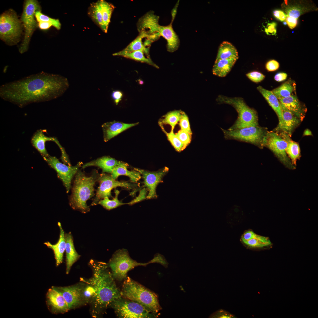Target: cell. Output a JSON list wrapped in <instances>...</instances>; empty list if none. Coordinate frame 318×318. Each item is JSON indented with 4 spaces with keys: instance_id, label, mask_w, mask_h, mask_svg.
Wrapping results in <instances>:
<instances>
[{
    "instance_id": "obj_1",
    "label": "cell",
    "mask_w": 318,
    "mask_h": 318,
    "mask_svg": "<svg viewBox=\"0 0 318 318\" xmlns=\"http://www.w3.org/2000/svg\"><path fill=\"white\" fill-rule=\"evenodd\" d=\"M69 86L66 77L41 72L2 85L0 87V96L23 107L31 103L57 98L62 95Z\"/></svg>"
},
{
    "instance_id": "obj_2",
    "label": "cell",
    "mask_w": 318,
    "mask_h": 318,
    "mask_svg": "<svg viewBox=\"0 0 318 318\" xmlns=\"http://www.w3.org/2000/svg\"><path fill=\"white\" fill-rule=\"evenodd\" d=\"M89 265L92 271V276L82 281L90 285L94 291L91 302L92 314L97 317L103 311L110 307L112 303L121 297L120 291L117 287L108 264L91 260Z\"/></svg>"
},
{
    "instance_id": "obj_3",
    "label": "cell",
    "mask_w": 318,
    "mask_h": 318,
    "mask_svg": "<svg viewBox=\"0 0 318 318\" xmlns=\"http://www.w3.org/2000/svg\"><path fill=\"white\" fill-rule=\"evenodd\" d=\"M100 175L96 170L90 176L86 175L81 170H78L75 175L69 198V205L72 209L83 213L89 211L90 209L87 201L94 196V186Z\"/></svg>"
},
{
    "instance_id": "obj_4",
    "label": "cell",
    "mask_w": 318,
    "mask_h": 318,
    "mask_svg": "<svg viewBox=\"0 0 318 318\" xmlns=\"http://www.w3.org/2000/svg\"><path fill=\"white\" fill-rule=\"evenodd\" d=\"M120 294L124 298L140 304L153 313L161 309L157 295L129 277L124 280Z\"/></svg>"
},
{
    "instance_id": "obj_5",
    "label": "cell",
    "mask_w": 318,
    "mask_h": 318,
    "mask_svg": "<svg viewBox=\"0 0 318 318\" xmlns=\"http://www.w3.org/2000/svg\"><path fill=\"white\" fill-rule=\"evenodd\" d=\"M216 101L219 104H226L232 106L238 113L237 119L228 130H232L259 125L258 117L256 111L248 106L242 98L230 97L220 95L217 97Z\"/></svg>"
},
{
    "instance_id": "obj_6",
    "label": "cell",
    "mask_w": 318,
    "mask_h": 318,
    "mask_svg": "<svg viewBox=\"0 0 318 318\" xmlns=\"http://www.w3.org/2000/svg\"><path fill=\"white\" fill-rule=\"evenodd\" d=\"M154 263H158L155 256L148 262L139 263L130 257L127 250L122 249L115 251L110 259L108 265L114 279L121 281L127 278L128 272L134 267L139 266H146Z\"/></svg>"
},
{
    "instance_id": "obj_7",
    "label": "cell",
    "mask_w": 318,
    "mask_h": 318,
    "mask_svg": "<svg viewBox=\"0 0 318 318\" xmlns=\"http://www.w3.org/2000/svg\"><path fill=\"white\" fill-rule=\"evenodd\" d=\"M221 128L226 140H234L251 143L261 148L264 147V142L267 131L265 128L259 125L232 130Z\"/></svg>"
},
{
    "instance_id": "obj_8",
    "label": "cell",
    "mask_w": 318,
    "mask_h": 318,
    "mask_svg": "<svg viewBox=\"0 0 318 318\" xmlns=\"http://www.w3.org/2000/svg\"><path fill=\"white\" fill-rule=\"evenodd\" d=\"M21 32V22L15 12L10 10L2 14L0 17V37L11 44H16Z\"/></svg>"
},
{
    "instance_id": "obj_9",
    "label": "cell",
    "mask_w": 318,
    "mask_h": 318,
    "mask_svg": "<svg viewBox=\"0 0 318 318\" xmlns=\"http://www.w3.org/2000/svg\"><path fill=\"white\" fill-rule=\"evenodd\" d=\"M118 317L124 318H147L153 317L151 311L140 304L122 297L111 304Z\"/></svg>"
},
{
    "instance_id": "obj_10",
    "label": "cell",
    "mask_w": 318,
    "mask_h": 318,
    "mask_svg": "<svg viewBox=\"0 0 318 318\" xmlns=\"http://www.w3.org/2000/svg\"><path fill=\"white\" fill-rule=\"evenodd\" d=\"M40 9L39 3L36 0H28L25 2L21 18L24 29V39L19 49L21 54L25 52L28 49L31 38L37 27L35 13Z\"/></svg>"
},
{
    "instance_id": "obj_11",
    "label": "cell",
    "mask_w": 318,
    "mask_h": 318,
    "mask_svg": "<svg viewBox=\"0 0 318 318\" xmlns=\"http://www.w3.org/2000/svg\"><path fill=\"white\" fill-rule=\"evenodd\" d=\"M288 142L282 134L267 131L264 146L269 148L286 167L294 169L295 167L287 155L286 150Z\"/></svg>"
},
{
    "instance_id": "obj_12",
    "label": "cell",
    "mask_w": 318,
    "mask_h": 318,
    "mask_svg": "<svg viewBox=\"0 0 318 318\" xmlns=\"http://www.w3.org/2000/svg\"><path fill=\"white\" fill-rule=\"evenodd\" d=\"M98 181H99L100 185L92 205L98 204L100 199L106 197H111V191L114 188L121 187L129 190L134 188L136 186L129 182L117 180L113 178L111 175L104 174L100 175Z\"/></svg>"
},
{
    "instance_id": "obj_13",
    "label": "cell",
    "mask_w": 318,
    "mask_h": 318,
    "mask_svg": "<svg viewBox=\"0 0 318 318\" xmlns=\"http://www.w3.org/2000/svg\"><path fill=\"white\" fill-rule=\"evenodd\" d=\"M44 158L56 171L66 188L67 193H68L71 187L72 179L79 170L82 163L79 162L74 166H71L61 163L55 157L49 156Z\"/></svg>"
},
{
    "instance_id": "obj_14",
    "label": "cell",
    "mask_w": 318,
    "mask_h": 318,
    "mask_svg": "<svg viewBox=\"0 0 318 318\" xmlns=\"http://www.w3.org/2000/svg\"><path fill=\"white\" fill-rule=\"evenodd\" d=\"M83 283L67 286H52L63 296L70 310L85 304L82 296Z\"/></svg>"
},
{
    "instance_id": "obj_15",
    "label": "cell",
    "mask_w": 318,
    "mask_h": 318,
    "mask_svg": "<svg viewBox=\"0 0 318 318\" xmlns=\"http://www.w3.org/2000/svg\"><path fill=\"white\" fill-rule=\"evenodd\" d=\"M135 170L139 172L142 175L144 186L148 190L146 198L150 199L157 198L156 187L162 182L163 178L168 172V168L165 167L156 172H150L138 169H135Z\"/></svg>"
},
{
    "instance_id": "obj_16",
    "label": "cell",
    "mask_w": 318,
    "mask_h": 318,
    "mask_svg": "<svg viewBox=\"0 0 318 318\" xmlns=\"http://www.w3.org/2000/svg\"><path fill=\"white\" fill-rule=\"evenodd\" d=\"M47 304L49 309L54 313H63L69 309L62 295L52 286L46 294Z\"/></svg>"
},
{
    "instance_id": "obj_17",
    "label": "cell",
    "mask_w": 318,
    "mask_h": 318,
    "mask_svg": "<svg viewBox=\"0 0 318 318\" xmlns=\"http://www.w3.org/2000/svg\"><path fill=\"white\" fill-rule=\"evenodd\" d=\"M138 123H126L116 121L105 123L102 126L104 141H108L121 132Z\"/></svg>"
},
{
    "instance_id": "obj_18",
    "label": "cell",
    "mask_w": 318,
    "mask_h": 318,
    "mask_svg": "<svg viewBox=\"0 0 318 318\" xmlns=\"http://www.w3.org/2000/svg\"><path fill=\"white\" fill-rule=\"evenodd\" d=\"M156 31L160 36H162L167 41L168 51L173 52L178 48L179 44L178 38L174 31L171 23L165 26L157 25Z\"/></svg>"
},
{
    "instance_id": "obj_19",
    "label": "cell",
    "mask_w": 318,
    "mask_h": 318,
    "mask_svg": "<svg viewBox=\"0 0 318 318\" xmlns=\"http://www.w3.org/2000/svg\"><path fill=\"white\" fill-rule=\"evenodd\" d=\"M279 100L282 108L292 112L302 120L305 116V110L296 95L292 94Z\"/></svg>"
},
{
    "instance_id": "obj_20",
    "label": "cell",
    "mask_w": 318,
    "mask_h": 318,
    "mask_svg": "<svg viewBox=\"0 0 318 318\" xmlns=\"http://www.w3.org/2000/svg\"><path fill=\"white\" fill-rule=\"evenodd\" d=\"M58 225L59 228L60 234L57 242L55 244H52L49 241L44 243L48 248L53 251L56 260V265L57 266L61 264L63 261V255L65 250L66 245L65 233L61 223L58 222Z\"/></svg>"
},
{
    "instance_id": "obj_21",
    "label": "cell",
    "mask_w": 318,
    "mask_h": 318,
    "mask_svg": "<svg viewBox=\"0 0 318 318\" xmlns=\"http://www.w3.org/2000/svg\"><path fill=\"white\" fill-rule=\"evenodd\" d=\"M281 110L282 122L280 126L277 127L276 130H281L290 136L293 130L302 121L290 112L282 107Z\"/></svg>"
},
{
    "instance_id": "obj_22",
    "label": "cell",
    "mask_w": 318,
    "mask_h": 318,
    "mask_svg": "<svg viewBox=\"0 0 318 318\" xmlns=\"http://www.w3.org/2000/svg\"><path fill=\"white\" fill-rule=\"evenodd\" d=\"M66 239V273L68 274L73 264L80 258V256L76 251L74 244L73 240L70 232L65 234Z\"/></svg>"
},
{
    "instance_id": "obj_23",
    "label": "cell",
    "mask_w": 318,
    "mask_h": 318,
    "mask_svg": "<svg viewBox=\"0 0 318 318\" xmlns=\"http://www.w3.org/2000/svg\"><path fill=\"white\" fill-rule=\"evenodd\" d=\"M121 161L108 156H105L86 163L82 166L83 168L88 167L96 166L101 168L103 173H111L114 168Z\"/></svg>"
},
{
    "instance_id": "obj_24",
    "label": "cell",
    "mask_w": 318,
    "mask_h": 318,
    "mask_svg": "<svg viewBox=\"0 0 318 318\" xmlns=\"http://www.w3.org/2000/svg\"><path fill=\"white\" fill-rule=\"evenodd\" d=\"M257 89L276 113L279 120L278 127L280 126L282 123L283 120L281 106L279 99L272 91L267 90L261 86L258 87Z\"/></svg>"
},
{
    "instance_id": "obj_25",
    "label": "cell",
    "mask_w": 318,
    "mask_h": 318,
    "mask_svg": "<svg viewBox=\"0 0 318 318\" xmlns=\"http://www.w3.org/2000/svg\"><path fill=\"white\" fill-rule=\"evenodd\" d=\"M52 141L57 144L58 142L56 139L45 136L42 130L37 131L32 138L31 143L32 145L42 155L44 158L49 156L45 147V143L47 141Z\"/></svg>"
},
{
    "instance_id": "obj_26",
    "label": "cell",
    "mask_w": 318,
    "mask_h": 318,
    "mask_svg": "<svg viewBox=\"0 0 318 318\" xmlns=\"http://www.w3.org/2000/svg\"><path fill=\"white\" fill-rule=\"evenodd\" d=\"M241 242L247 247L253 249H262L272 245V243L268 237L257 234L254 232L249 240Z\"/></svg>"
},
{
    "instance_id": "obj_27",
    "label": "cell",
    "mask_w": 318,
    "mask_h": 318,
    "mask_svg": "<svg viewBox=\"0 0 318 318\" xmlns=\"http://www.w3.org/2000/svg\"><path fill=\"white\" fill-rule=\"evenodd\" d=\"M128 166L127 163L121 162L114 168L111 173V176L114 179L116 180L119 176L124 175L128 177L132 182H137L141 178L140 173L135 170H128L127 169Z\"/></svg>"
},
{
    "instance_id": "obj_28",
    "label": "cell",
    "mask_w": 318,
    "mask_h": 318,
    "mask_svg": "<svg viewBox=\"0 0 318 318\" xmlns=\"http://www.w3.org/2000/svg\"><path fill=\"white\" fill-rule=\"evenodd\" d=\"M237 59L236 58H230L216 60L212 70L213 74L220 77H225Z\"/></svg>"
},
{
    "instance_id": "obj_29",
    "label": "cell",
    "mask_w": 318,
    "mask_h": 318,
    "mask_svg": "<svg viewBox=\"0 0 318 318\" xmlns=\"http://www.w3.org/2000/svg\"><path fill=\"white\" fill-rule=\"evenodd\" d=\"M145 37L147 38V35L143 33L140 32L139 35L134 40L124 49L120 51L122 53H129L141 50L143 51L148 56L149 48L146 47V46L150 44L147 40L144 43L143 42V39Z\"/></svg>"
},
{
    "instance_id": "obj_30",
    "label": "cell",
    "mask_w": 318,
    "mask_h": 318,
    "mask_svg": "<svg viewBox=\"0 0 318 318\" xmlns=\"http://www.w3.org/2000/svg\"><path fill=\"white\" fill-rule=\"evenodd\" d=\"M238 58V52L235 47L228 42L224 41L220 46L216 60Z\"/></svg>"
},
{
    "instance_id": "obj_31",
    "label": "cell",
    "mask_w": 318,
    "mask_h": 318,
    "mask_svg": "<svg viewBox=\"0 0 318 318\" xmlns=\"http://www.w3.org/2000/svg\"><path fill=\"white\" fill-rule=\"evenodd\" d=\"M88 14L91 19L105 32H107V29L104 23L102 13L100 0L91 4Z\"/></svg>"
},
{
    "instance_id": "obj_32",
    "label": "cell",
    "mask_w": 318,
    "mask_h": 318,
    "mask_svg": "<svg viewBox=\"0 0 318 318\" xmlns=\"http://www.w3.org/2000/svg\"><path fill=\"white\" fill-rule=\"evenodd\" d=\"M288 142L286 151L289 157L291 159L293 165H296L297 160L300 156V150L298 143L292 141L289 135L285 133H282Z\"/></svg>"
},
{
    "instance_id": "obj_33",
    "label": "cell",
    "mask_w": 318,
    "mask_h": 318,
    "mask_svg": "<svg viewBox=\"0 0 318 318\" xmlns=\"http://www.w3.org/2000/svg\"><path fill=\"white\" fill-rule=\"evenodd\" d=\"M145 54L142 50H138L129 53H122L120 51L114 53L113 55L123 57L125 58L131 59L135 60L145 63L151 65L156 68L158 66L154 64L149 57H146L144 55Z\"/></svg>"
},
{
    "instance_id": "obj_34",
    "label": "cell",
    "mask_w": 318,
    "mask_h": 318,
    "mask_svg": "<svg viewBox=\"0 0 318 318\" xmlns=\"http://www.w3.org/2000/svg\"><path fill=\"white\" fill-rule=\"evenodd\" d=\"M294 90V87L291 82L288 81L273 89L272 92L279 99L290 96Z\"/></svg>"
},
{
    "instance_id": "obj_35",
    "label": "cell",
    "mask_w": 318,
    "mask_h": 318,
    "mask_svg": "<svg viewBox=\"0 0 318 318\" xmlns=\"http://www.w3.org/2000/svg\"><path fill=\"white\" fill-rule=\"evenodd\" d=\"M182 112L180 110H174L168 112L160 120V124L169 125L171 127V130H173L175 126L180 120Z\"/></svg>"
},
{
    "instance_id": "obj_36",
    "label": "cell",
    "mask_w": 318,
    "mask_h": 318,
    "mask_svg": "<svg viewBox=\"0 0 318 318\" xmlns=\"http://www.w3.org/2000/svg\"><path fill=\"white\" fill-rule=\"evenodd\" d=\"M115 196L112 200H110L109 198L106 197L102 200H100L98 202L99 204L108 210H110L117 208L121 206L127 204L122 202L118 199V197L120 191L117 190L115 191Z\"/></svg>"
},
{
    "instance_id": "obj_37",
    "label": "cell",
    "mask_w": 318,
    "mask_h": 318,
    "mask_svg": "<svg viewBox=\"0 0 318 318\" xmlns=\"http://www.w3.org/2000/svg\"><path fill=\"white\" fill-rule=\"evenodd\" d=\"M100 2L103 21L105 26L108 29L115 7L112 4L103 0H100Z\"/></svg>"
},
{
    "instance_id": "obj_38",
    "label": "cell",
    "mask_w": 318,
    "mask_h": 318,
    "mask_svg": "<svg viewBox=\"0 0 318 318\" xmlns=\"http://www.w3.org/2000/svg\"><path fill=\"white\" fill-rule=\"evenodd\" d=\"M160 126L166 134L168 140L177 151L180 152L186 148L183 144L177 137L175 134L174 133L173 130H171L170 132H167L163 127Z\"/></svg>"
},
{
    "instance_id": "obj_39",
    "label": "cell",
    "mask_w": 318,
    "mask_h": 318,
    "mask_svg": "<svg viewBox=\"0 0 318 318\" xmlns=\"http://www.w3.org/2000/svg\"><path fill=\"white\" fill-rule=\"evenodd\" d=\"M35 16L38 22L43 21L49 23L57 30H59L61 28V24L58 19L52 18L43 14L40 10L36 12Z\"/></svg>"
},
{
    "instance_id": "obj_40",
    "label": "cell",
    "mask_w": 318,
    "mask_h": 318,
    "mask_svg": "<svg viewBox=\"0 0 318 318\" xmlns=\"http://www.w3.org/2000/svg\"><path fill=\"white\" fill-rule=\"evenodd\" d=\"M175 134L185 148L190 143L191 134L188 132L181 129Z\"/></svg>"
},
{
    "instance_id": "obj_41",
    "label": "cell",
    "mask_w": 318,
    "mask_h": 318,
    "mask_svg": "<svg viewBox=\"0 0 318 318\" xmlns=\"http://www.w3.org/2000/svg\"><path fill=\"white\" fill-rule=\"evenodd\" d=\"M179 122V125L181 129L192 134L188 117L186 113L182 112L181 117Z\"/></svg>"
},
{
    "instance_id": "obj_42",
    "label": "cell",
    "mask_w": 318,
    "mask_h": 318,
    "mask_svg": "<svg viewBox=\"0 0 318 318\" xmlns=\"http://www.w3.org/2000/svg\"><path fill=\"white\" fill-rule=\"evenodd\" d=\"M246 75L251 81L256 83L261 82L265 77V76L263 74L257 71L249 72Z\"/></svg>"
},
{
    "instance_id": "obj_43",
    "label": "cell",
    "mask_w": 318,
    "mask_h": 318,
    "mask_svg": "<svg viewBox=\"0 0 318 318\" xmlns=\"http://www.w3.org/2000/svg\"><path fill=\"white\" fill-rule=\"evenodd\" d=\"M286 13L287 16L297 19L302 13V10L298 7H291L286 9Z\"/></svg>"
},
{
    "instance_id": "obj_44",
    "label": "cell",
    "mask_w": 318,
    "mask_h": 318,
    "mask_svg": "<svg viewBox=\"0 0 318 318\" xmlns=\"http://www.w3.org/2000/svg\"><path fill=\"white\" fill-rule=\"evenodd\" d=\"M211 317L220 318H236L233 314L223 309H220L214 313L211 316Z\"/></svg>"
},
{
    "instance_id": "obj_45",
    "label": "cell",
    "mask_w": 318,
    "mask_h": 318,
    "mask_svg": "<svg viewBox=\"0 0 318 318\" xmlns=\"http://www.w3.org/2000/svg\"><path fill=\"white\" fill-rule=\"evenodd\" d=\"M147 192L146 188H144L142 189L140 191L138 196L127 203V204L132 205L145 199L147 198Z\"/></svg>"
},
{
    "instance_id": "obj_46",
    "label": "cell",
    "mask_w": 318,
    "mask_h": 318,
    "mask_svg": "<svg viewBox=\"0 0 318 318\" xmlns=\"http://www.w3.org/2000/svg\"><path fill=\"white\" fill-rule=\"evenodd\" d=\"M277 24L275 22H272L267 24L265 29L266 33L268 35H274L276 33Z\"/></svg>"
},
{
    "instance_id": "obj_47",
    "label": "cell",
    "mask_w": 318,
    "mask_h": 318,
    "mask_svg": "<svg viewBox=\"0 0 318 318\" xmlns=\"http://www.w3.org/2000/svg\"><path fill=\"white\" fill-rule=\"evenodd\" d=\"M279 67V62L274 60L269 61L266 65V69L268 71L270 72L276 70L278 69Z\"/></svg>"
},
{
    "instance_id": "obj_48",
    "label": "cell",
    "mask_w": 318,
    "mask_h": 318,
    "mask_svg": "<svg viewBox=\"0 0 318 318\" xmlns=\"http://www.w3.org/2000/svg\"><path fill=\"white\" fill-rule=\"evenodd\" d=\"M111 96L115 103L117 105L122 99V93L120 91H113L112 93Z\"/></svg>"
},
{
    "instance_id": "obj_49",
    "label": "cell",
    "mask_w": 318,
    "mask_h": 318,
    "mask_svg": "<svg viewBox=\"0 0 318 318\" xmlns=\"http://www.w3.org/2000/svg\"><path fill=\"white\" fill-rule=\"evenodd\" d=\"M286 19V23L290 29H292L296 27L297 23V19L288 16H287Z\"/></svg>"
},
{
    "instance_id": "obj_50",
    "label": "cell",
    "mask_w": 318,
    "mask_h": 318,
    "mask_svg": "<svg viewBox=\"0 0 318 318\" xmlns=\"http://www.w3.org/2000/svg\"><path fill=\"white\" fill-rule=\"evenodd\" d=\"M273 15L275 17L281 21H284L286 17V15L284 12L280 10L274 11Z\"/></svg>"
},
{
    "instance_id": "obj_51",
    "label": "cell",
    "mask_w": 318,
    "mask_h": 318,
    "mask_svg": "<svg viewBox=\"0 0 318 318\" xmlns=\"http://www.w3.org/2000/svg\"><path fill=\"white\" fill-rule=\"evenodd\" d=\"M287 77V74L286 73L283 72H279L275 75L274 79L276 81L281 82L285 80Z\"/></svg>"
},
{
    "instance_id": "obj_52",
    "label": "cell",
    "mask_w": 318,
    "mask_h": 318,
    "mask_svg": "<svg viewBox=\"0 0 318 318\" xmlns=\"http://www.w3.org/2000/svg\"><path fill=\"white\" fill-rule=\"evenodd\" d=\"M38 22V25L39 28L42 30L47 29L52 26L51 24L47 22L39 21Z\"/></svg>"
}]
</instances>
